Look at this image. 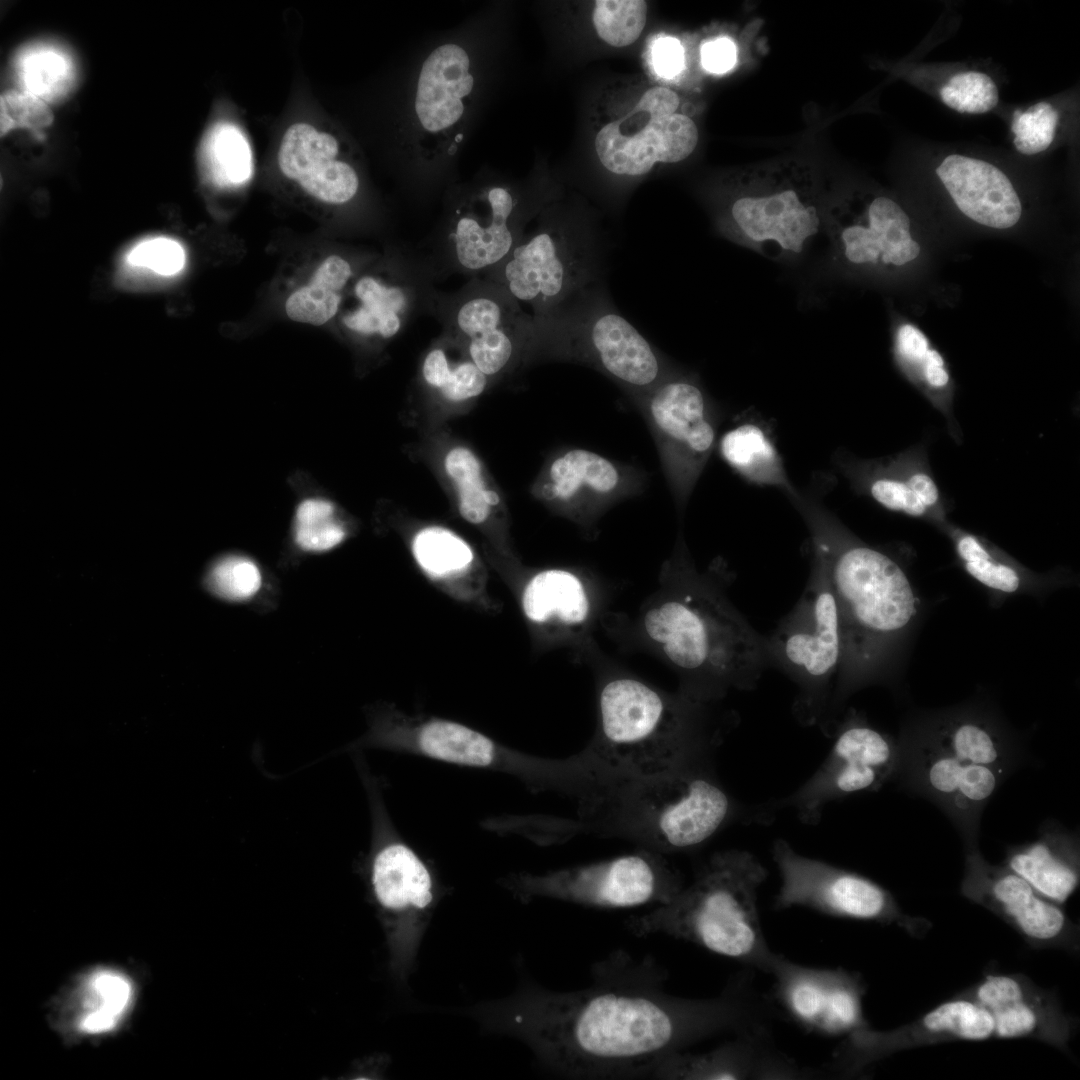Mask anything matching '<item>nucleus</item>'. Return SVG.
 I'll return each instance as SVG.
<instances>
[{
    "label": "nucleus",
    "mask_w": 1080,
    "mask_h": 1080,
    "mask_svg": "<svg viewBox=\"0 0 1080 1080\" xmlns=\"http://www.w3.org/2000/svg\"><path fill=\"white\" fill-rule=\"evenodd\" d=\"M591 976L576 991L521 988L496 1004V1027L568 1077L651 1078L669 1055L701 1040L767 1028L772 1012L749 971L706 999L669 994L661 965L622 949L593 964Z\"/></svg>",
    "instance_id": "f257e3e1"
},
{
    "label": "nucleus",
    "mask_w": 1080,
    "mask_h": 1080,
    "mask_svg": "<svg viewBox=\"0 0 1080 1080\" xmlns=\"http://www.w3.org/2000/svg\"><path fill=\"white\" fill-rule=\"evenodd\" d=\"M666 593L649 605L642 628L682 675V693L714 703L732 689L751 690L770 665L765 638L725 591L690 565L673 566Z\"/></svg>",
    "instance_id": "f03ea898"
},
{
    "label": "nucleus",
    "mask_w": 1080,
    "mask_h": 1080,
    "mask_svg": "<svg viewBox=\"0 0 1080 1080\" xmlns=\"http://www.w3.org/2000/svg\"><path fill=\"white\" fill-rule=\"evenodd\" d=\"M815 554L823 561L839 613L843 656L822 722L830 728L845 699L873 675L888 647L910 625L919 600L902 567L886 553L814 517Z\"/></svg>",
    "instance_id": "7ed1b4c3"
},
{
    "label": "nucleus",
    "mask_w": 1080,
    "mask_h": 1080,
    "mask_svg": "<svg viewBox=\"0 0 1080 1080\" xmlns=\"http://www.w3.org/2000/svg\"><path fill=\"white\" fill-rule=\"evenodd\" d=\"M711 704L634 677H608L598 687L597 728L584 749L616 779L711 764L722 739Z\"/></svg>",
    "instance_id": "20e7f679"
},
{
    "label": "nucleus",
    "mask_w": 1080,
    "mask_h": 1080,
    "mask_svg": "<svg viewBox=\"0 0 1080 1080\" xmlns=\"http://www.w3.org/2000/svg\"><path fill=\"white\" fill-rule=\"evenodd\" d=\"M577 813L585 833L666 855L698 850L742 810L711 763L611 781L578 799Z\"/></svg>",
    "instance_id": "39448f33"
},
{
    "label": "nucleus",
    "mask_w": 1080,
    "mask_h": 1080,
    "mask_svg": "<svg viewBox=\"0 0 1080 1080\" xmlns=\"http://www.w3.org/2000/svg\"><path fill=\"white\" fill-rule=\"evenodd\" d=\"M767 875L746 850L718 851L671 901L630 916L625 925L637 937L664 934L770 973L777 953L766 941L757 905Z\"/></svg>",
    "instance_id": "423d86ee"
},
{
    "label": "nucleus",
    "mask_w": 1080,
    "mask_h": 1080,
    "mask_svg": "<svg viewBox=\"0 0 1080 1080\" xmlns=\"http://www.w3.org/2000/svg\"><path fill=\"white\" fill-rule=\"evenodd\" d=\"M826 199L815 169L796 158L755 164L727 187L719 230L729 240L776 260L801 255L824 229Z\"/></svg>",
    "instance_id": "0eeeda50"
},
{
    "label": "nucleus",
    "mask_w": 1080,
    "mask_h": 1080,
    "mask_svg": "<svg viewBox=\"0 0 1080 1080\" xmlns=\"http://www.w3.org/2000/svg\"><path fill=\"white\" fill-rule=\"evenodd\" d=\"M535 321L536 348H548L598 370L634 399L673 371L661 353L619 313L599 283L585 289L552 318Z\"/></svg>",
    "instance_id": "6e6552de"
},
{
    "label": "nucleus",
    "mask_w": 1080,
    "mask_h": 1080,
    "mask_svg": "<svg viewBox=\"0 0 1080 1080\" xmlns=\"http://www.w3.org/2000/svg\"><path fill=\"white\" fill-rule=\"evenodd\" d=\"M765 643L770 664L798 687L793 706L798 720L821 724L841 666L843 640L828 572L817 554L800 600Z\"/></svg>",
    "instance_id": "1a4fd4ad"
},
{
    "label": "nucleus",
    "mask_w": 1080,
    "mask_h": 1080,
    "mask_svg": "<svg viewBox=\"0 0 1080 1080\" xmlns=\"http://www.w3.org/2000/svg\"><path fill=\"white\" fill-rule=\"evenodd\" d=\"M601 253L592 236L544 224L523 234L509 255L481 277L530 305L532 316L544 321L598 283Z\"/></svg>",
    "instance_id": "9d476101"
},
{
    "label": "nucleus",
    "mask_w": 1080,
    "mask_h": 1080,
    "mask_svg": "<svg viewBox=\"0 0 1080 1080\" xmlns=\"http://www.w3.org/2000/svg\"><path fill=\"white\" fill-rule=\"evenodd\" d=\"M684 886L682 873L665 855L642 848L544 874H518L509 881L521 900L546 897L606 909L666 904Z\"/></svg>",
    "instance_id": "9b49d317"
},
{
    "label": "nucleus",
    "mask_w": 1080,
    "mask_h": 1080,
    "mask_svg": "<svg viewBox=\"0 0 1080 1080\" xmlns=\"http://www.w3.org/2000/svg\"><path fill=\"white\" fill-rule=\"evenodd\" d=\"M834 743L817 771L790 795L756 809L760 822L793 808L808 825L818 823L824 807L852 795L875 792L892 781L898 765L897 740L849 712L831 732Z\"/></svg>",
    "instance_id": "f8f14e48"
},
{
    "label": "nucleus",
    "mask_w": 1080,
    "mask_h": 1080,
    "mask_svg": "<svg viewBox=\"0 0 1080 1080\" xmlns=\"http://www.w3.org/2000/svg\"><path fill=\"white\" fill-rule=\"evenodd\" d=\"M781 886L774 900L777 910L801 906L822 914L897 925L913 937H922L931 923L905 914L893 894L875 881L827 862L796 852L783 839L772 848Z\"/></svg>",
    "instance_id": "ddd939ff"
},
{
    "label": "nucleus",
    "mask_w": 1080,
    "mask_h": 1080,
    "mask_svg": "<svg viewBox=\"0 0 1080 1080\" xmlns=\"http://www.w3.org/2000/svg\"><path fill=\"white\" fill-rule=\"evenodd\" d=\"M430 314L487 377L500 374L517 354L536 347L534 317L505 289L481 276L453 293L437 290Z\"/></svg>",
    "instance_id": "4468645a"
},
{
    "label": "nucleus",
    "mask_w": 1080,
    "mask_h": 1080,
    "mask_svg": "<svg viewBox=\"0 0 1080 1080\" xmlns=\"http://www.w3.org/2000/svg\"><path fill=\"white\" fill-rule=\"evenodd\" d=\"M635 400L654 436L676 502L684 505L716 441L706 395L696 379L673 370Z\"/></svg>",
    "instance_id": "2eb2a0df"
},
{
    "label": "nucleus",
    "mask_w": 1080,
    "mask_h": 1080,
    "mask_svg": "<svg viewBox=\"0 0 1080 1080\" xmlns=\"http://www.w3.org/2000/svg\"><path fill=\"white\" fill-rule=\"evenodd\" d=\"M518 213L519 200L505 185H484L462 196L423 252L436 277L473 278L497 267L523 236Z\"/></svg>",
    "instance_id": "dca6fc26"
},
{
    "label": "nucleus",
    "mask_w": 1080,
    "mask_h": 1080,
    "mask_svg": "<svg viewBox=\"0 0 1080 1080\" xmlns=\"http://www.w3.org/2000/svg\"><path fill=\"white\" fill-rule=\"evenodd\" d=\"M678 95L665 87L647 90L624 117L603 126L595 138L601 164L609 172L640 177L658 163H677L698 143L695 122L675 113Z\"/></svg>",
    "instance_id": "f3484780"
},
{
    "label": "nucleus",
    "mask_w": 1080,
    "mask_h": 1080,
    "mask_svg": "<svg viewBox=\"0 0 1080 1080\" xmlns=\"http://www.w3.org/2000/svg\"><path fill=\"white\" fill-rule=\"evenodd\" d=\"M960 893L1002 919L1031 947L1076 952L1079 926L1061 905L1043 896L1004 865H993L978 845L964 847Z\"/></svg>",
    "instance_id": "a211bd4d"
},
{
    "label": "nucleus",
    "mask_w": 1080,
    "mask_h": 1080,
    "mask_svg": "<svg viewBox=\"0 0 1080 1080\" xmlns=\"http://www.w3.org/2000/svg\"><path fill=\"white\" fill-rule=\"evenodd\" d=\"M897 742L899 758L893 780L900 789L936 805L958 830L964 846L978 845L982 813L1010 776L991 766Z\"/></svg>",
    "instance_id": "6ab92c4d"
},
{
    "label": "nucleus",
    "mask_w": 1080,
    "mask_h": 1080,
    "mask_svg": "<svg viewBox=\"0 0 1080 1080\" xmlns=\"http://www.w3.org/2000/svg\"><path fill=\"white\" fill-rule=\"evenodd\" d=\"M995 1039L991 1014L961 991L914 1021L879 1031H854L836 1047L830 1068L855 1076L872 1063L897 1052L954 1041Z\"/></svg>",
    "instance_id": "aec40b11"
},
{
    "label": "nucleus",
    "mask_w": 1080,
    "mask_h": 1080,
    "mask_svg": "<svg viewBox=\"0 0 1080 1080\" xmlns=\"http://www.w3.org/2000/svg\"><path fill=\"white\" fill-rule=\"evenodd\" d=\"M770 974L776 1002L801 1029L835 1037L871 1027L863 1012L866 984L859 973L807 967L776 954Z\"/></svg>",
    "instance_id": "412c9836"
},
{
    "label": "nucleus",
    "mask_w": 1080,
    "mask_h": 1080,
    "mask_svg": "<svg viewBox=\"0 0 1080 1080\" xmlns=\"http://www.w3.org/2000/svg\"><path fill=\"white\" fill-rule=\"evenodd\" d=\"M824 229L834 261L851 266L900 267L920 253L910 234V219L890 197L879 195L862 202L853 195L828 199Z\"/></svg>",
    "instance_id": "4be33fe9"
},
{
    "label": "nucleus",
    "mask_w": 1080,
    "mask_h": 1080,
    "mask_svg": "<svg viewBox=\"0 0 1080 1080\" xmlns=\"http://www.w3.org/2000/svg\"><path fill=\"white\" fill-rule=\"evenodd\" d=\"M961 992L991 1014L995 1039L1029 1038L1068 1053L1076 1019L1053 990L1022 973H987Z\"/></svg>",
    "instance_id": "5701e85b"
},
{
    "label": "nucleus",
    "mask_w": 1080,
    "mask_h": 1080,
    "mask_svg": "<svg viewBox=\"0 0 1080 1080\" xmlns=\"http://www.w3.org/2000/svg\"><path fill=\"white\" fill-rule=\"evenodd\" d=\"M639 488L640 476L632 467L587 449L573 448L550 463L539 494L546 502L565 507L583 526H589L610 505Z\"/></svg>",
    "instance_id": "b1692460"
},
{
    "label": "nucleus",
    "mask_w": 1080,
    "mask_h": 1080,
    "mask_svg": "<svg viewBox=\"0 0 1080 1080\" xmlns=\"http://www.w3.org/2000/svg\"><path fill=\"white\" fill-rule=\"evenodd\" d=\"M824 1073L799 1066L775 1048L767 1028L736 1034L703 1053L677 1051L655 1069V1079H805Z\"/></svg>",
    "instance_id": "393cba45"
},
{
    "label": "nucleus",
    "mask_w": 1080,
    "mask_h": 1080,
    "mask_svg": "<svg viewBox=\"0 0 1080 1080\" xmlns=\"http://www.w3.org/2000/svg\"><path fill=\"white\" fill-rule=\"evenodd\" d=\"M437 279L424 253L416 251L395 282L365 275L357 280L353 293L357 306L343 316V324L366 337L389 340L397 335L410 317L431 312Z\"/></svg>",
    "instance_id": "a878e982"
},
{
    "label": "nucleus",
    "mask_w": 1080,
    "mask_h": 1080,
    "mask_svg": "<svg viewBox=\"0 0 1080 1080\" xmlns=\"http://www.w3.org/2000/svg\"><path fill=\"white\" fill-rule=\"evenodd\" d=\"M899 741L940 751L966 763L991 766L1009 776L1028 757L1023 744L1011 733L990 718L972 713L944 716L906 730Z\"/></svg>",
    "instance_id": "bb28decb"
},
{
    "label": "nucleus",
    "mask_w": 1080,
    "mask_h": 1080,
    "mask_svg": "<svg viewBox=\"0 0 1080 1080\" xmlns=\"http://www.w3.org/2000/svg\"><path fill=\"white\" fill-rule=\"evenodd\" d=\"M339 143L308 123L292 124L284 133L278 164L282 173L310 195L328 203L350 201L359 188L356 170L338 159Z\"/></svg>",
    "instance_id": "cd10ccee"
},
{
    "label": "nucleus",
    "mask_w": 1080,
    "mask_h": 1080,
    "mask_svg": "<svg viewBox=\"0 0 1080 1080\" xmlns=\"http://www.w3.org/2000/svg\"><path fill=\"white\" fill-rule=\"evenodd\" d=\"M473 87L466 50L454 43L435 48L417 80L414 110L421 129L437 138L447 136L462 120Z\"/></svg>",
    "instance_id": "c85d7f7f"
},
{
    "label": "nucleus",
    "mask_w": 1080,
    "mask_h": 1080,
    "mask_svg": "<svg viewBox=\"0 0 1080 1080\" xmlns=\"http://www.w3.org/2000/svg\"><path fill=\"white\" fill-rule=\"evenodd\" d=\"M1003 865L1041 896L1062 906L1079 886V833L1047 819L1036 840L1007 847Z\"/></svg>",
    "instance_id": "c756f323"
},
{
    "label": "nucleus",
    "mask_w": 1080,
    "mask_h": 1080,
    "mask_svg": "<svg viewBox=\"0 0 1080 1080\" xmlns=\"http://www.w3.org/2000/svg\"><path fill=\"white\" fill-rule=\"evenodd\" d=\"M936 173L962 213L992 228L1014 226L1021 216L1019 197L1008 177L994 165L949 155Z\"/></svg>",
    "instance_id": "7c9ffc66"
},
{
    "label": "nucleus",
    "mask_w": 1080,
    "mask_h": 1080,
    "mask_svg": "<svg viewBox=\"0 0 1080 1080\" xmlns=\"http://www.w3.org/2000/svg\"><path fill=\"white\" fill-rule=\"evenodd\" d=\"M372 884L384 908L413 916L422 928L423 915L434 899L433 881L411 848L401 842L382 847L373 861Z\"/></svg>",
    "instance_id": "2f4dec72"
},
{
    "label": "nucleus",
    "mask_w": 1080,
    "mask_h": 1080,
    "mask_svg": "<svg viewBox=\"0 0 1080 1080\" xmlns=\"http://www.w3.org/2000/svg\"><path fill=\"white\" fill-rule=\"evenodd\" d=\"M521 606L530 623L565 629L584 627L593 612L586 582L565 569H546L530 577L522 590Z\"/></svg>",
    "instance_id": "473e14b6"
},
{
    "label": "nucleus",
    "mask_w": 1080,
    "mask_h": 1080,
    "mask_svg": "<svg viewBox=\"0 0 1080 1080\" xmlns=\"http://www.w3.org/2000/svg\"><path fill=\"white\" fill-rule=\"evenodd\" d=\"M459 343L442 333L427 351L421 365L423 382L445 400L462 402L482 394L488 377L471 361L466 350L456 355Z\"/></svg>",
    "instance_id": "72a5a7b5"
},
{
    "label": "nucleus",
    "mask_w": 1080,
    "mask_h": 1080,
    "mask_svg": "<svg viewBox=\"0 0 1080 1080\" xmlns=\"http://www.w3.org/2000/svg\"><path fill=\"white\" fill-rule=\"evenodd\" d=\"M133 996L131 981L121 972L99 969L85 979L77 1028L86 1035L107 1033L119 1024Z\"/></svg>",
    "instance_id": "f704fd0d"
},
{
    "label": "nucleus",
    "mask_w": 1080,
    "mask_h": 1080,
    "mask_svg": "<svg viewBox=\"0 0 1080 1080\" xmlns=\"http://www.w3.org/2000/svg\"><path fill=\"white\" fill-rule=\"evenodd\" d=\"M200 163L206 178L215 186H240L252 176L250 144L240 128L221 121L205 134L200 147Z\"/></svg>",
    "instance_id": "c9c22d12"
},
{
    "label": "nucleus",
    "mask_w": 1080,
    "mask_h": 1080,
    "mask_svg": "<svg viewBox=\"0 0 1080 1080\" xmlns=\"http://www.w3.org/2000/svg\"><path fill=\"white\" fill-rule=\"evenodd\" d=\"M14 74L21 91L43 101L57 100L74 83L75 68L59 46L37 43L24 47L14 59Z\"/></svg>",
    "instance_id": "e433bc0d"
},
{
    "label": "nucleus",
    "mask_w": 1080,
    "mask_h": 1080,
    "mask_svg": "<svg viewBox=\"0 0 1080 1080\" xmlns=\"http://www.w3.org/2000/svg\"><path fill=\"white\" fill-rule=\"evenodd\" d=\"M719 449L724 460L745 478L760 484L786 485L778 453L757 425L742 424L729 430L721 438Z\"/></svg>",
    "instance_id": "4c0bfd02"
},
{
    "label": "nucleus",
    "mask_w": 1080,
    "mask_h": 1080,
    "mask_svg": "<svg viewBox=\"0 0 1080 1080\" xmlns=\"http://www.w3.org/2000/svg\"><path fill=\"white\" fill-rule=\"evenodd\" d=\"M412 553L424 573L435 580L460 576L474 560L473 550L466 541L439 526L419 530L412 541Z\"/></svg>",
    "instance_id": "58836bf2"
},
{
    "label": "nucleus",
    "mask_w": 1080,
    "mask_h": 1080,
    "mask_svg": "<svg viewBox=\"0 0 1080 1080\" xmlns=\"http://www.w3.org/2000/svg\"><path fill=\"white\" fill-rule=\"evenodd\" d=\"M347 530L337 518L332 502L323 498H308L297 507L293 537L295 544L305 552L330 551L341 544Z\"/></svg>",
    "instance_id": "ea45409f"
},
{
    "label": "nucleus",
    "mask_w": 1080,
    "mask_h": 1080,
    "mask_svg": "<svg viewBox=\"0 0 1080 1080\" xmlns=\"http://www.w3.org/2000/svg\"><path fill=\"white\" fill-rule=\"evenodd\" d=\"M444 465L457 487L458 509L462 518L472 524L486 521L491 508L485 501L487 489L476 456L467 448L456 447L447 453Z\"/></svg>",
    "instance_id": "a19ab883"
},
{
    "label": "nucleus",
    "mask_w": 1080,
    "mask_h": 1080,
    "mask_svg": "<svg viewBox=\"0 0 1080 1080\" xmlns=\"http://www.w3.org/2000/svg\"><path fill=\"white\" fill-rule=\"evenodd\" d=\"M647 3L643 0H598L593 24L599 37L614 47L634 43L646 24Z\"/></svg>",
    "instance_id": "79ce46f5"
},
{
    "label": "nucleus",
    "mask_w": 1080,
    "mask_h": 1080,
    "mask_svg": "<svg viewBox=\"0 0 1080 1080\" xmlns=\"http://www.w3.org/2000/svg\"><path fill=\"white\" fill-rule=\"evenodd\" d=\"M262 572L251 558L231 554L213 563L208 570L207 588L223 600L243 602L252 599L262 587Z\"/></svg>",
    "instance_id": "37998d69"
},
{
    "label": "nucleus",
    "mask_w": 1080,
    "mask_h": 1080,
    "mask_svg": "<svg viewBox=\"0 0 1080 1080\" xmlns=\"http://www.w3.org/2000/svg\"><path fill=\"white\" fill-rule=\"evenodd\" d=\"M955 547L965 570L981 584L1005 593L1019 589L1021 580L1018 572L994 558L978 537L961 534L956 538Z\"/></svg>",
    "instance_id": "c03bdc74"
},
{
    "label": "nucleus",
    "mask_w": 1080,
    "mask_h": 1080,
    "mask_svg": "<svg viewBox=\"0 0 1080 1080\" xmlns=\"http://www.w3.org/2000/svg\"><path fill=\"white\" fill-rule=\"evenodd\" d=\"M941 100L960 113H985L998 103L999 94L990 76L977 71L960 72L940 89Z\"/></svg>",
    "instance_id": "a18cd8bd"
},
{
    "label": "nucleus",
    "mask_w": 1080,
    "mask_h": 1080,
    "mask_svg": "<svg viewBox=\"0 0 1080 1080\" xmlns=\"http://www.w3.org/2000/svg\"><path fill=\"white\" fill-rule=\"evenodd\" d=\"M1058 120L1059 113L1048 102H1038L1024 112L1016 109L1011 124L1016 149L1025 155L1046 150L1054 139Z\"/></svg>",
    "instance_id": "49530a36"
},
{
    "label": "nucleus",
    "mask_w": 1080,
    "mask_h": 1080,
    "mask_svg": "<svg viewBox=\"0 0 1080 1080\" xmlns=\"http://www.w3.org/2000/svg\"><path fill=\"white\" fill-rule=\"evenodd\" d=\"M185 260V251L181 244L168 237L144 239L134 245L125 256V263L130 269L161 277L179 273Z\"/></svg>",
    "instance_id": "de8ad7c7"
},
{
    "label": "nucleus",
    "mask_w": 1080,
    "mask_h": 1080,
    "mask_svg": "<svg viewBox=\"0 0 1080 1080\" xmlns=\"http://www.w3.org/2000/svg\"><path fill=\"white\" fill-rule=\"evenodd\" d=\"M53 121L45 101L24 91H8L0 99V132L4 136L16 129L42 132Z\"/></svg>",
    "instance_id": "09e8293b"
},
{
    "label": "nucleus",
    "mask_w": 1080,
    "mask_h": 1080,
    "mask_svg": "<svg viewBox=\"0 0 1080 1080\" xmlns=\"http://www.w3.org/2000/svg\"><path fill=\"white\" fill-rule=\"evenodd\" d=\"M340 301L339 291L311 279L308 285L292 293L285 309L294 321L322 325L337 313Z\"/></svg>",
    "instance_id": "8fccbe9b"
},
{
    "label": "nucleus",
    "mask_w": 1080,
    "mask_h": 1080,
    "mask_svg": "<svg viewBox=\"0 0 1080 1080\" xmlns=\"http://www.w3.org/2000/svg\"><path fill=\"white\" fill-rule=\"evenodd\" d=\"M867 488L872 499L887 510L911 517L930 514L908 485L902 469L877 474Z\"/></svg>",
    "instance_id": "3c124183"
},
{
    "label": "nucleus",
    "mask_w": 1080,
    "mask_h": 1080,
    "mask_svg": "<svg viewBox=\"0 0 1080 1080\" xmlns=\"http://www.w3.org/2000/svg\"><path fill=\"white\" fill-rule=\"evenodd\" d=\"M703 68L713 74H724L734 68L738 59V49L728 37H718L705 42L700 49Z\"/></svg>",
    "instance_id": "603ef678"
},
{
    "label": "nucleus",
    "mask_w": 1080,
    "mask_h": 1080,
    "mask_svg": "<svg viewBox=\"0 0 1080 1080\" xmlns=\"http://www.w3.org/2000/svg\"><path fill=\"white\" fill-rule=\"evenodd\" d=\"M902 470L908 485L929 512L939 509L941 493L932 473L924 464H912Z\"/></svg>",
    "instance_id": "864d4df0"
},
{
    "label": "nucleus",
    "mask_w": 1080,
    "mask_h": 1080,
    "mask_svg": "<svg viewBox=\"0 0 1080 1080\" xmlns=\"http://www.w3.org/2000/svg\"><path fill=\"white\" fill-rule=\"evenodd\" d=\"M652 57L655 70L662 77L672 78L684 68V49L675 37H660L653 46Z\"/></svg>",
    "instance_id": "5fc2aeb1"
},
{
    "label": "nucleus",
    "mask_w": 1080,
    "mask_h": 1080,
    "mask_svg": "<svg viewBox=\"0 0 1080 1080\" xmlns=\"http://www.w3.org/2000/svg\"><path fill=\"white\" fill-rule=\"evenodd\" d=\"M929 350V342L924 334L916 327L902 325L896 334L895 351L899 361L904 366H917L925 358Z\"/></svg>",
    "instance_id": "6e6d98bb"
},
{
    "label": "nucleus",
    "mask_w": 1080,
    "mask_h": 1080,
    "mask_svg": "<svg viewBox=\"0 0 1080 1080\" xmlns=\"http://www.w3.org/2000/svg\"><path fill=\"white\" fill-rule=\"evenodd\" d=\"M921 376L933 388L940 389L948 385L949 374L945 369L942 356L936 350L927 351L921 368Z\"/></svg>",
    "instance_id": "4d7b16f0"
},
{
    "label": "nucleus",
    "mask_w": 1080,
    "mask_h": 1080,
    "mask_svg": "<svg viewBox=\"0 0 1080 1080\" xmlns=\"http://www.w3.org/2000/svg\"><path fill=\"white\" fill-rule=\"evenodd\" d=\"M485 501L490 507L497 506L500 502V497L497 492L487 489L485 492Z\"/></svg>",
    "instance_id": "13d9d810"
}]
</instances>
